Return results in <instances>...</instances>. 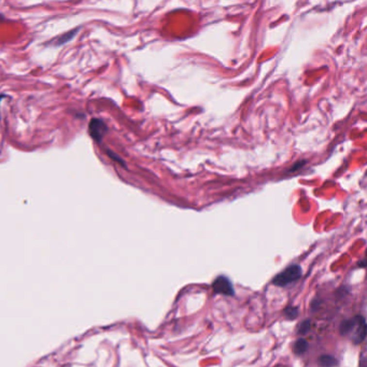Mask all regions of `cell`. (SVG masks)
<instances>
[{
    "label": "cell",
    "instance_id": "1",
    "mask_svg": "<svg viewBox=\"0 0 367 367\" xmlns=\"http://www.w3.org/2000/svg\"><path fill=\"white\" fill-rule=\"evenodd\" d=\"M302 275L300 266L299 265H292L290 267H287L284 271L278 274L274 280H272V284L277 286H286L293 282H296L297 280L300 279V277Z\"/></svg>",
    "mask_w": 367,
    "mask_h": 367
},
{
    "label": "cell",
    "instance_id": "2",
    "mask_svg": "<svg viewBox=\"0 0 367 367\" xmlns=\"http://www.w3.org/2000/svg\"><path fill=\"white\" fill-rule=\"evenodd\" d=\"M88 133H90V136L93 138L94 141L101 143L102 139L105 138L106 133H108V126L105 122L99 120V118H92L90 124H88Z\"/></svg>",
    "mask_w": 367,
    "mask_h": 367
},
{
    "label": "cell",
    "instance_id": "3",
    "mask_svg": "<svg viewBox=\"0 0 367 367\" xmlns=\"http://www.w3.org/2000/svg\"><path fill=\"white\" fill-rule=\"evenodd\" d=\"M213 292L217 294H222L226 296H234L235 291L231 280L225 276H220L213 281L212 284Z\"/></svg>",
    "mask_w": 367,
    "mask_h": 367
},
{
    "label": "cell",
    "instance_id": "4",
    "mask_svg": "<svg viewBox=\"0 0 367 367\" xmlns=\"http://www.w3.org/2000/svg\"><path fill=\"white\" fill-rule=\"evenodd\" d=\"M354 318H355V323L349 336H351V339L354 344H361L362 341L365 339V336H366L365 319L361 316H356L354 317Z\"/></svg>",
    "mask_w": 367,
    "mask_h": 367
},
{
    "label": "cell",
    "instance_id": "5",
    "mask_svg": "<svg viewBox=\"0 0 367 367\" xmlns=\"http://www.w3.org/2000/svg\"><path fill=\"white\" fill-rule=\"evenodd\" d=\"M79 32H80V27H76V28H73V29H71V31H69L65 33L59 34V36L52 39V40L50 41L49 43L51 44V46L55 47V48L63 47V46H65V44L72 41L73 39L77 37V34H78Z\"/></svg>",
    "mask_w": 367,
    "mask_h": 367
},
{
    "label": "cell",
    "instance_id": "6",
    "mask_svg": "<svg viewBox=\"0 0 367 367\" xmlns=\"http://www.w3.org/2000/svg\"><path fill=\"white\" fill-rule=\"evenodd\" d=\"M318 363L321 367H335L337 365V360L332 355H321Z\"/></svg>",
    "mask_w": 367,
    "mask_h": 367
},
{
    "label": "cell",
    "instance_id": "7",
    "mask_svg": "<svg viewBox=\"0 0 367 367\" xmlns=\"http://www.w3.org/2000/svg\"><path fill=\"white\" fill-rule=\"evenodd\" d=\"M308 349V344L305 339H299L295 341L294 347H293V351L296 354H302Z\"/></svg>",
    "mask_w": 367,
    "mask_h": 367
},
{
    "label": "cell",
    "instance_id": "8",
    "mask_svg": "<svg viewBox=\"0 0 367 367\" xmlns=\"http://www.w3.org/2000/svg\"><path fill=\"white\" fill-rule=\"evenodd\" d=\"M299 308L297 307H287L285 310V316L287 319L290 320H294L296 319V317L299 316Z\"/></svg>",
    "mask_w": 367,
    "mask_h": 367
},
{
    "label": "cell",
    "instance_id": "9",
    "mask_svg": "<svg viewBox=\"0 0 367 367\" xmlns=\"http://www.w3.org/2000/svg\"><path fill=\"white\" fill-rule=\"evenodd\" d=\"M106 152H107V155H108L109 157H110L111 160H113L115 162L118 163V164H120V165H122V166H124V167H126V166H125V162H124L123 158H121L120 156H118V155L117 154V153L112 152L111 150H107Z\"/></svg>",
    "mask_w": 367,
    "mask_h": 367
},
{
    "label": "cell",
    "instance_id": "10",
    "mask_svg": "<svg viewBox=\"0 0 367 367\" xmlns=\"http://www.w3.org/2000/svg\"><path fill=\"white\" fill-rule=\"evenodd\" d=\"M309 329H310V321H304L300 324L299 332L300 334H306V333H308Z\"/></svg>",
    "mask_w": 367,
    "mask_h": 367
},
{
    "label": "cell",
    "instance_id": "11",
    "mask_svg": "<svg viewBox=\"0 0 367 367\" xmlns=\"http://www.w3.org/2000/svg\"><path fill=\"white\" fill-rule=\"evenodd\" d=\"M7 97H8L7 95H4V94H1V95H0V102H1V100H2L3 98H7Z\"/></svg>",
    "mask_w": 367,
    "mask_h": 367
},
{
    "label": "cell",
    "instance_id": "12",
    "mask_svg": "<svg viewBox=\"0 0 367 367\" xmlns=\"http://www.w3.org/2000/svg\"><path fill=\"white\" fill-rule=\"evenodd\" d=\"M2 19H3V16H2V14H0V22H1Z\"/></svg>",
    "mask_w": 367,
    "mask_h": 367
}]
</instances>
